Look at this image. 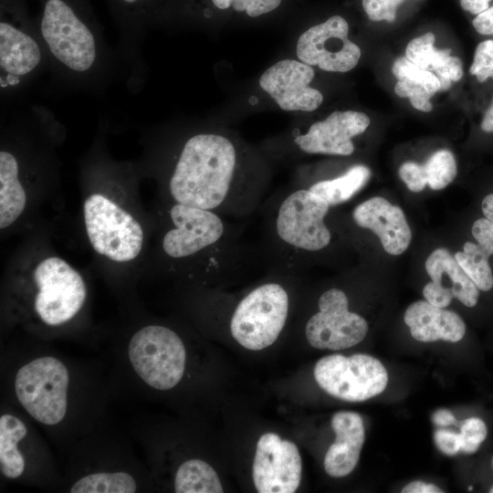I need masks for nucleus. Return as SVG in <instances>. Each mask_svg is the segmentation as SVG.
I'll use <instances>...</instances> for the list:
<instances>
[{
  "label": "nucleus",
  "instance_id": "nucleus-1",
  "mask_svg": "<svg viewBox=\"0 0 493 493\" xmlns=\"http://www.w3.org/2000/svg\"><path fill=\"white\" fill-rule=\"evenodd\" d=\"M41 341L35 338L1 349V399L23 412L64 453L106 419L116 392L99 365Z\"/></svg>",
  "mask_w": 493,
  "mask_h": 493
},
{
  "label": "nucleus",
  "instance_id": "nucleus-2",
  "mask_svg": "<svg viewBox=\"0 0 493 493\" xmlns=\"http://www.w3.org/2000/svg\"><path fill=\"white\" fill-rule=\"evenodd\" d=\"M267 181L262 165L239 142L204 130L178 143L164 182L172 203L239 219L260 207Z\"/></svg>",
  "mask_w": 493,
  "mask_h": 493
},
{
  "label": "nucleus",
  "instance_id": "nucleus-3",
  "mask_svg": "<svg viewBox=\"0 0 493 493\" xmlns=\"http://www.w3.org/2000/svg\"><path fill=\"white\" fill-rule=\"evenodd\" d=\"M36 26L47 58V72L58 88L94 94L126 70L105 37L89 0H37Z\"/></svg>",
  "mask_w": 493,
  "mask_h": 493
},
{
  "label": "nucleus",
  "instance_id": "nucleus-4",
  "mask_svg": "<svg viewBox=\"0 0 493 493\" xmlns=\"http://www.w3.org/2000/svg\"><path fill=\"white\" fill-rule=\"evenodd\" d=\"M168 216L162 250L191 278L209 279L249 268L253 252L244 243L238 224L213 211L175 203Z\"/></svg>",
  "mask_w": 493,
  "mask_h": 493
},
{
  "label": "nucleus",
  "instance_id": "nucleus-5",
  "mask_svg": "<svg viewBox=\"0 0 493 493\" xmlns=\"http://www.w3.org/2000/svg\"><path fill=\"white\" fill-rule=\"evenodd\" d=\"M88 295L82 275L65 259L49 256L36 265L26 281L9 290L6 307L10 321L21 324L32 337L47 341L72 335Z\"/></svg>",
  "mask_w": 493,
  "mask_h": 493
},
{
  "label": "nucleus",
  "instance_id": "nucleus-6",
  "mask_svg": "<svg viewBox=\"0 0 493 493\" xmlns=\"http://www.w3.org/2000/svg\"><path fill=\"white\" fill-rule=\"evenodd\" d=\"M63 454L66 461L60 492L138 493L153 487V478L143 459L107 418Z\"/></svg>",
  "mask_w": 493,
  "mask_h": 493
},
{
  "label": "nucleus",
  "instance_id": "nucleus-7",
  "mask_svg": "<svg viewBox=\"0 0 493 493\" xmlns=\"http://www.w3.org/2000/svg\"><path fill=\"white\" fill-rule=\"evenodd\" d=\"M331 206L308 188L297 185L272 198L266 230L273 267L297 272L307 257L327 248L332 233L326 217Z\"/></svg>",
  "mask_w": 493,
  "mask_h": 493
},
{
  "label": "nucleus",
  "instance_id": "nucleus-8",
  "mask_svg": "<svg viewBox=\"0 0 493 493\" xmlns=\"http://www.w3.org/2000/svg\"><path fill=\"white\" fill-rule=\"evenodd\" d=\"M0 475L2 480L58 491L62 467L38 427L7 401L0 403Z\"/></svg>",
  "mask_w": 493,
  "mask_h": 493
},
{
  "label": "nucleus",
  "instance_id": "nucleus-9",
  "mask_svg": "<svg viewBox=\"0 0 493 493\" xmlns=\"http://www.w3.org/2000/svg\"><path fill=\"white\" fill-rule=\"evenodd\" d=\"M47 58L26 0H0V89L16 99L44 72Z\"/></svg>",
  "mask_w": 493,
  "mask_h": 493
},
{
  "label": "nucleus",
  "instance_id": "nucleus-10",
  "mask_svg": "<svg viewBox=\"0 0 493 493\" xmlns=\"http://www.w3.org/2000/svg\"><path fill=\"white\" fill-rule=\"evenodd\" d=\"M253 287L235 306L229 330L232 337L244 348L252 351L273 344L286 326L289 315V292L284 283L288 270Z\"/></svg>",
  "mask_w": 493,
  "mask_h": 493
},
{
  "label": "nucleus",
  "instance_id": "nucleus-11",
  "mask_svg": "<svg viewBox=\"0 0 493 493\" xmlns=\"http://www.w3.org/2000/svg\"><path fill=\"white\" fill-rule=\"evenodd\" d=\"M86 234L92 248L118 263L135 259L141 253L144 234L139 221L101 193H92L83 203Z\"/></svg>",
  "mask_w": 493,
  "mask_h": 493
},
{
  "label": "nucleus",
  "instance_id": "nucleus-12",
  "mask_svg": "<svg viewBox=\"0 0 493 493\" xmlns=\"http://www.w3.org/2000/svg\"><path fill=\"white\" fill-rule=\"evenodd\" d=\"M314 378L326 393L348 402L374 397L382 393L388 383V373L383 363L364 353L324 356L315 364Z\"/></svg>",
  "mask_w": 493,
  "mask_h": 493
},
{
  "label": "nucleus",
  "instance_id": "nucleus-13",
  "mask_svg": "<svg viewBox=\"0 0 493 493\" xmlns=\"http://www.w3.org/2000/svg\"><path fill=\"white\" fill-rule=\"evenodd\" d=\"M368 330L367 320L349 309L347 294L330 288L320 294L318 311L306 321L304 332L313 348L338 351L360 343Z\"/></svg>",
  "mask_w": 493,
  "mask_h": 493
},
{
  "label": "nucleus",
  "instance_id": "nucleus-14",
  "mask_svg": "<svg viewBox=\"0 0 493 493\" xmlns=\"http://www.w3.org/2000/svg\"><path fill=\"white\" fill-rule=\"evenodd\" d=\"M119 34L116 47L126 70L125 84L140 91L146 79L142 44L146 29L159 10V0H106Z\"/></svg>",
  "mask_w": 493,
  "mask_h": 493
},
{
  "label": "nucleus",
  "instance_id": "nucleus-15",
  "mask_svg": "<svg viewBox=\"0 0 493 493\" xmlns=\"http://www.w3.org/2000/svg\"><path fill=\"white\" fill-rule=\"evenodd\" d=\"M348 22L333 16L310 26L299 37L296 54L299 60L329 72H347L358 64L362 52L348 37Z\"/></svg>",
  "mask_w": 493,
  "mask_h": 493
},
{
  "label": "nucleus",
  "instance_id": "nucleus-16",
  "mask_svg": "<svg viewBox=\"0 0 493 493\" xmlns=\"http://www.w3.org/2000/svg\"><path fill=\"white\" fill-rule=\"evenodd\" d=\"M302 461L297 446L275 433L257 444L252 474L259 493H293L300 483Z\"/></svg>",
  "mask_w": 493,
  "mask_h": 493
},
{
  "label": "nucleus",
  "instance_id": "nucleus-17",
  "mask_svg": "<svg viewBox=\"0 0 493 493\" xmlns=\"http://www.w3.org/2000/svg\"><path fill=\"white\" fill-rule=\"evenodd\" d=\"M315 72L300 60H280L266 69L259 86L287 111H313L323 101L321 92L309 86Z\"/></svg>",
  "mask_w": 493,
  "mask_h": 493
},
{
  "label": "nucleus",
  "instance_id": "nucleus-18",
  "mask_svg": "<svg viewBox=\"0 0 493 493\" xmlns=\"http://www.w3.org/2000/svg\"><path fill=\"white\" fill-rule=\"evenodd\" d=\"M370 121L363 112L334 111L311 124L306 132L295 135L293 142L307 154L350 156L355 150L352 139L363 133Z\"/></svg>",
  "mask_w": 493,
  "mask_h": 493
},
{
  "label": "nucleus",
  "instance_id": "nucleus-19",
  "mask_svg": "<svg viewBox=\"0 0 493 493\" xmlns=\"http://www.w3.org/2000/svg\"><path fill=\"white\" fill-rule=\"evenodd\" d=\"M425 267L432 279L423 288V295L429 303L446 308L456 298L467 307L477 305L478 288L447 249H435L427 257Z\"/></svg>",
  "mask_w": 493,
  "mask_h": 493
},
{
  "label": "nucleus",
  "instance_id": "nucleus-20",
  "mask_svg": "<svg viewBox=\"0 0 493 493\" xmlns=\"http://www.w3.org/2000/svg\"><path fill=\"white\" fill-rule=\"evenodd\" d=\"M355 225L373 232L390 255L403 254L409 246L412 232L401 207L381 196L372 197L352 211Z\"/></svg>",
  "mask_w": 493,
  "mask_h": 493
},
{
  "label": "nucleus",
  "instance_id": "nucleus-21",
  "mask_svg": "<svg viewBox=\"0 0 493 493\" xmlns=\"http://www.w3.org/2000/svg\"><path fill=\"white\" fill-rule=\"evenodd\" d=\"M335 441L324 457V469L333 477L349 475L356 467L365 440L362 416L351 411H340L331 418Z\"/></svg>",
  "mask_w": 493,
  "mask_h": 493
},
{
  "label": "nucleus",
  "instance_id": "nucleus-22",
  "mask_svg": "<svg viewBox=\"0 0 493 493\" xmlns=\"http://www.w3.org/2000/svg\"><path fill=\"white\" fill-rule=\"evenodd\" d=\"M404 320L412 337L422 342L438 340L457 342L466 333V324L458 314L427 300H418L408 306Z\"/></svg>",
  "mask_w": 493,
  "mask_h": 493
},
{
  "label": "nucleus",
  "instance_id": "nucleus-23",
  "mask_svg": "<svg viewBox=\"0 0 493 493\" xmlns=\"http://www.w3.org/2000/svg\"><path fill=\"white\" fill-rule=\"evenodd\" d=\"M0 151V228L13 225L24 213L26 192L19 174L18 160L10 145L3 142Z\"/></svg>",
  "mask_w": 493,
  "mask_h": 493
},
{
  "label": "nucleus",
  "instance_id": "nucleus-24",
  "mask_svg": "<svg viewBox=\"0 0 493 493\" xmlns=\"http://www.w3.org/2000/svg\"><path fill=\"white\" fill-rule=\"evenodd\" d=\"M371 170L362 164L349 168L344 173L320 180L304 186L325 200L331 207L350 200L369 181Z\"/></svg>",
  "mask_w": 493,
  "mask_h": 493
},
{
  "label": "nucleus",
  "instance_id": "nucleus-25",
  "mask_svg": "<svg viewBox=\"0 0 493 493\" xmlns=\"http://www.w3.org/2000/svg\"><path fill=\"white\" fill-rule=\"evenodd\" d=\"M176 493H222L220 478L205 460L194 458L182 463L173 475Z\"/></svg>",
  "mask_w": 493,
  "mask_h": 493
},
{
  "label": "nucleus",
  "instance_id": "nucleus-26",
  "mask_svg": "<svg viewBox=\"0 0 493 493\" xmlns=\"http://www.w3.org/2000/svg\"><path fill=\"white\" fill-rule=\"evenodd\" d=\"M489 257L479 245L469 241L464 244L462 251L455 254L457 263L482 291H489L493 288Z\"/></svg>",
  "mask_w": 493,
  "mask_h": 493
},
{
  "label": "nucleus",
  "instance_id": "nucleus-27",
  "mask_svg": "<svg viewBox=\"0 0 493 493\" xmlns=\"http://www.w3.org/2000/svg\"><path fill=\"white\" fill-rule=\"evenodd\" d=\"M435 35L428 32L412 39L405 49V57L418 67L435 72L451 55V49H436Z\"/></svg>",
  "mask_w": 493,
  "mask_h": 493
},
{
  "label": "nucleus",
  "instance_id": "nucleus-28",
  "mask_svg": "<svg viewBox=\"0 0 493 493\" xmlns=\"http://www.w3.org/2000/svg\"><path fill=\"white\" fill-rule=\"evenodd\" d=\"M426 184L433 190H441L451 184L457 173L456 162L448 150L433 153L423 164Z\"/></svg>",
  "mask_w": 493,
  "mask_h": 493
},
{
  "label": "nucleus",
  "instance_id": "nucleus-29",
  "mask_svg": "<svg viewBox=\"0 0 493 493\" xmlns=\"http://www.w3.org/2000/svg\"><path fill=\"white\" fill-rule=\"evenodd\" d=\"M392 71L398 79H407L414 81L422 85L433 95L440 90V82L437 76L432 71L418 67L406 57L396 58Z\"/></svg>",
  "mask_w": 493,
  "mask_h": 493
},
{
  "label": "nucleus",
  "instance_id": "nucleus-30",
  "mask_svg": "<svg viewBox=\"0 0 493 493\" xmlns=\"http://www.w3.org/2000/svg\"><path fill=\"white\" fill-rule=\"evenodd\" d=\"M461 451L466 454L475 453L488 435L485 422L478 417H470L462 422L460 426Z\"/></svg>",
  "mask_w": 493,
  "mask_h": 493
},
{
  "label": "nucleus",
  "instance_id": "nucleus-31",
  "mask_svg": "<svg viewBox=\"0 0 493 493\" xmlns=\"http://www.w3.org/2000/svg\"><path fill=\"white\" fill-rule=\"evenodd\" d=\"M469 72L479 82L493 79V40H485L477 45Z\"/></svg>",
  "mask_w": 493,
  "mask_h": 493
},
{
  "label": "nucleus",
  "instance_id": "nucleus-32",
  "mask_svg": "<svg viewBox=\"0 0 493 493\" xmlns=\"http://www.w3.org/2000/svg\"><path fill=\"white\" fill-rule=\"evenodd\" d=\"M404 0H362V7L372 21L393 22L395 19L397 6Z\"/></svg>",
  "mask_w": 493,
  "mask_h": 493
},
{
  "label": "nucleus",
  "instance_id": "nucleus-33",
  "mask_svg": "<svg viewBox=\"0 0 493 493\" xmlns=\"http://www.w3.org/2000/svg\"><path fill=\"white\" fill-rule=\"evenodd\" d=\"M434 73L440 82L439 91L446 90L452 81H458L463 77L462 61L459 58L450 55Z\"/></svg>",
  "mask_w": 493,
  "mask_h": 493
},
{
  "label": "nucleus",
  "instance_id": "nucleus-34",
  "mask_svg": "<svg viewBox=\"0 0 493 493\" xmlns=\"http://www.w3.org/2000/svg\"><path fill=\"white\" fill-rule=\"evenodd\" d=\"M398 173L400 178L410 191L418 193L425 189L426 181L423 164L414 162H406L400 166Z\"/></svg>",
  "mask_w": 493,
  "mask_h": 493
},
{
  "label": "nucleus",
  "instance_id": "nucleus-35",
  "mask_svg": "<svg viewBox=\"0 0 493 493\" xmlns=\"http://www.w3.org/2000/svg\"><path fill=\"white\" fill-rule=\"evenodd\" d=\"M282 0H232V7L246 12L250 17H257L278 8Z\"/></svg>",
  "mask_w": 493,
  "mask_h": 493
},
{
  "label": "nucleus",
  "instance_id": "nucleus-36",
  "mask_svg": "<svg viewBox=\"0 0 493 493\" xmlns=\"http://www.w3.org/2000/svg\"><path fill=\"white\" fill-rule=\"evenodd\" d=\"M471 233L479 245L489 256L493 255V223L486 217L476 220Z\"/></svg>",
  "mask_w": 493,
  "mask_h": 493
},
{
  "label": "nucleus",
  "instance_id": "nucleus-37",
  "mask_svg": "<svg viewBox=\"0 0 493 493\" xmlns=\"http://www.w3.org/2000/svg\"><path fill=\"white\" fill-rule=\"evenodd\" d=\"M434 441L439 451L447 456H454L461 451L460 435L446 429H437L434 433Z\"/></svg>",
  "mask_w": 493,
  "mask_h": 493
},
{
  "label": "nucleus",
  "instance_id": "nucleus-38",
  "mask_svg": "<svg viewBox=\"0 0 493 493\" xmlns=\"http://www.w3.org/2000/svg\"><path fill=\"white\" fill-rule=\"evenodd\" d=\"M394 92L397 96L407 99L424 97L430 100L433 96L422 85L407 79H398L394 86Z\"/></svg>",
  "mask_w": 493,
  "mask_h": 493
},
{
  "label": "nucleus",
  "instance_id": "nucleus-39",
  "mask_svg": "<svg viewBox=\"0 0 493 493\" xmlns=\"http://www.w3.org/2000/svg\"><path fill=\"white\" fill-rule=\"evenodd\" d=\"M472 24L479 34L493 35V5L478 14Z\"/></svg>",
  "mask_w": 493,
  "mask_h": 493
},
{
  "label": "nucleus",
  "instance_id": "nucleus-40",
  "mask_svg": "<svg viewBox=\"0 0 493 493\" xmlns=\"http://www.w3.org/2000/svg\"><path fill=\"white\" fill-rule=\"evenodd\" d=\"M403 493H442V490L437 486L425 483L424 481H412L404 486L402 489Z\"/></svg>",
  "mask_w": 493,
  "mask_h": 493
},
{
  "label": "nucleus",
  "instance_id": "nucleus-41",
  "mask_svg": "<svg viewBox=\"0 0 493 493\" xmlns=\"http://www.w3.org/2000/svg\"><path fill=\"white\" fill-rule=\"evenodd\" d=\"M431 420L437 426H447L456 423L455 415L447 409H438L435 411Z\"/></svg>",
  "mask_w": 493,
  "mask_h": 493
},
{
  "label": "nucleus",
  "instance_id": "nucleus-42",
  "mask_svg": "<svg viewBox=\"0 0 493 493\" xmlns=\"http://www.w3.org/2000/svg\"><path fill=\"white\" fill-rule=\"evenodd\" d=\"M490 0H460L461 7L474 15H478L488 8Z\"/></svg>",
  "mask_w": 493,
  "mask_h": 493
},
{
  "label": "nucleus",
  "instance_id": "nucleus-43",
  "mask_svg": "<svg viewBox=\"0 0 493 493\" xmlns=\"http://www.w3.org/2000/svg\"><path fill=\"white\" fill-rule=\"evenodd\" d=\"M412 106L421 111L430 112L433 110L432 103L429 99L424 97H417L409 99Z\"/></svg>",
  "mask_w": 493,
  "mask_h": 493
},
{
  "label": "nucleus",
  "instance_id": "nucleus-44",
  "mask_svg": "<svg viewBox=\"0 0 493 493\" xmlns=\"http://www.w3.org/2000/svg\"><path fill=\"white\" fill-rule=\"evenodd\" d=\"M483 215L493 223V194L486 195L481 203Z\"/></svg>",
  "mask_w": 493,
  "mask_h": 493
},
{
  "label": "nucleus",
  "instance_id": "nucleus-45",
  "mask_svg": "<svg viewBox=\"0 0 493 493\" xmlns=\"http://www.w3.org/2000/svg\"><path fill=\"white\" fill-rule=\"evenodd\" d=\"M481 129L486 132H493V101L483 117Z\"/></svg>",
  "mask_w": 493,
  "mask_h": 493
},
{
  "label": "nucleus",
  "instance_id": "nucleus-46",
  "mask_svg": "<svg viewBox=\"0 0 493 493\" xmlns=\"http://www.w3.org/2000/svg\"><path fill=\"white\" fill-rule=\"evenodd\" d=\"M212 4L220 10H225L232 5V0H211Z\"/></svg>",
  "mask_w": 493,
  "mask_h": 493
},
{
  "label": "nucleus",
  "instance_id": "nucleus-47",
  "mask_svg": "<svg viewBox=\"0 0 493 493\" xmlns=\"http://www.w3.org/2000/svg\"><path fill=\"white\" fill-rule=\"evenodd\" d=\"M492 467H493V457H492ZM489 492L493 493V486L490 488Z\"/></svg>",
  "mask_w": 493,
  "mask_h": 493
}]
</instances>
